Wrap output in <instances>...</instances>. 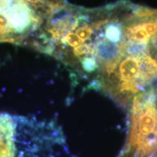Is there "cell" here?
Wrapping results in <instances>:
<instances>
[{"label":"cell","mask_w":157,"mask_h":157,"mask_svg":"<svg viewBox=\"0 0 157 157\" xmlns=\"http://www.w3.org/2000/svg\"><path fill=\"white\" fill-rule=\"evenodd\" d=\"M34 47L84 89L127 109L157 82V10L125 0L93 9L68 4L45 22Z\"/></svg>","instance_id":"obj_1"},{"label":"cell","mask_w":157,"mask_h":157,"mask_svg":"<svg viewBox=\"0 0 157 157\" xmlns=\"http://www.w3.org/2000/svg\"><path fill=\"white\" fill-rule=\"evenodd\" d=\"M127 109V137L117 157H157L156 88L152 87L135 95Z\"/></svg>","instance_id":"obj_2"},{"label":"cell","mask_w":157,"mask_h":157,"mask_svg":"<svg viewBox=\"0 0 157 157\" xmlns=\"http://www.w3.org/2000/svg\"><path fill=\"white\" fill-rule=\"evenodd\" d=\"M16 116L0 113V157H13Z\"/></svg>","instance_id":"obj_3"},{"label":"cell","mask_w":157,"mask_h":157,"mask_svg":"<svg viewBox=\"0 0 157 157\" xmlns=\"http://www.w3.org/2000/svg\"><path fill=\"white\" fill-rule=\"evenodd\" d=\"M28 5L45 22L66 6L65 0H16Z\"/></svg>","instance_id":"obj_4"},{"label":"cell","mask_w":157,"mask_h":157,"mask_svg":"<svg viewBox=\"0 0 157 157\" xmlns=\"http://www.w3.org/2000/svg\"><path fill=\"white\" fill-rule=\"evenodd\" d=\"M14 2L15 0H0V15H5Z\"/></svg>","instance_id":"obj_5"}]
</instances>
